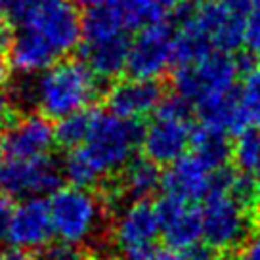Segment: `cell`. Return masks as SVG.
<instances>
[{"label":"cell","mask_w":260,"mask_h":260,"mask_svg":"<svg viewBox=\"0 0 260 260\" xmlns=\"http://www.w3.org/2000/svg\"><path fill=\"white\" fill-rule=\"evenodd\" d=\"M220 2H222L232 14H236V16L247 19V16H249V12L252 10L256 0H220Z\"/></svg>","instance_id":"28"},{"label":"cell","mask_w":260,"mask_h":260,"mask_svg":"<svg viewBox=\"0 0 260 260\" xmlns=\"http://www.w3.org/2000/svg\"><path fill=\"white\" fill-rule=\"evenodd\" d=\"M54 236L65 245L82 247L100 237L106 224V201L90 189L61 187L50 197Z\"/></svg>","instance_id":"5"},{"label":"cell","mask_w":260,"mask_h":260,"mask_svg":"<svg viewBox=\"0 0 260 260\" xmlns=\"http://www.w3.org/2000/svg\"><path fill=\"white\" fill-rule=\"evenodd\" d=\"M187 256H189V260H230L222 252H209V249L203 247V245L193 249V251H189Z\"/></svg>","instance_id":"33"},{"label":"cell","mask_w":260,"mask_h":260,"mask_svg":"<svg viewBox=\"0 0 260 260\" xmlns=\"http://www.w3.org/2000/svg\"><path fill=\"white\" fill-rule=\"evenodd\" d=\"M155 207L161 222V236L167 247L184 252L201 247L203 222H201V211L197 205L184 203L162 195L155 203Z\"/></svg>","instance_id":"15"},{"label":"cell","mask_w":260,"mask_h":260,"mask_svg":"<svg viewBox=\"0 0 260 260\" xmlns=\"http://www.w3.org/2000/svg\"><path fill=\"white\" fill-rule=\"evenodd\" d=\"M162 187L161 169L146 157H134L121 171V178L117 184L113 199L126 197L130 203L134 201H149V197Z\"/></svg>","instance_id":"18"},{"label":"cell","mask_w":260,"mask_h":260,"mask_svg":"<svg viewBox=\"0 0 260 260\" xmlns=\"http://www.w3.org/2000/svg\"><path fill=\"white\" fill-rule=\"evenodd\" d=\"M149 260H189V256H187V252L165 245V247H155V251Z\"/></svg>","instance_id":"29"},{"label":"cell","mask_w":260,"mask_h":260,"mask_svg":"<svg viewBox=\"0 0 260 260\" xmlns=\"http://www.w3.org/2000/svg\"><path fill=\"white\" fill-rule=\"evenodd\" d=\"M61 172H63V180H67L73 187H81V189H90L100 184L102 174L94 169V165L84 155L81 147L67 151L61 162Z\"/></svg>","instance_id":"21"},{"label":"cell","mask_w":260,"mask_h":260,"mask_svg":"<svg viewBox=\"0 0 260 260\" xmlns=\"http://www.w3.org/2000/svg\"><path fill=\"white\" fill-rule=\"evenodd\" d=\"M236 260H260V234L249 237V241L239 249Z\"/></svg>","instance_id":"27"},{"label":"cell","mask_w":260,"mask_h":260,"mask_svg":"<svg viewBox=\"0 0 260 260\" xmlns=\"http://www.w3.org/2000/svg\"><path fill=\"white\" fill-rule=\"evenodd\" d=\"M0 260H37L29 251L17 249V247H4L0 249Z\"/></svg>","instance_id":"32"},{"label":"cell","mask_w":260,"mask_h":260,"mask_svg":"<svg viewBox=\"0 0 260 260\" xmlns=\"http://www.w3.org/2000/svg\"><path fill=\"white\" fill-rule=\"evenodd\" d=\"M176 31L167 21L144 27L130 42L126 73L138 81H157L174 65Z\"/></svg>","instance_id":"12"},{"label":"cell","mask_w":260,"mask_h":260,"mask_svg":"<svg viewBox=\"0 0 260 260\" xmlns=\"http://www.w3.org/2000/svg\"><path fill=\"white\" fill-rule=\"evenodd\" d=\"M161 236L157 207L151 201H134L122 207L113 226V241L121 260H149L155 239Z\"/></svg>","instance_id":"11"},{"label":"cell","mask_w":260,"mask_h":260,"mask_svg":"<svg viewBox=\"0 0 260 260\" xmlns=\"http://www.w3.org/2000/svg\"><path fill=\"white\" fill-rule=\"evenodd\" d=\"M239 98L251 113L252 126H254V115L260 111V67H251L243 79V86L239 90Z\"/></svg>","instance_id":"24"},{"label":"cell","mask_w":260,"mask_h":260,"mask_svg":"<svg viewBox=\"0 0 260 260\" xmlns=\"http://www.w3.org/2000/svg\"><path fill=\"white\" fill-rule=\"evenodd\" d=\"M144 128L138 121H126L111 111H94L92 126L81 149L102 178L121 172L142 146Z\"/></svg>","instance_id":"4"},{"label":"cell","mask_w":260,"mask_h":260,"mask_svg":"<svg viewBox=\"0 0 260 260\" xmlns=\"http://www.w3.org/2000/svg\"><path fill=\"white\" fill-rule=\"evenodd\" d=\"M17 98L48 121L86 111L100 94V79L81 59H63L17 88Z\"/></svg>","instance_id":"2"},{"label":"cell","mask_w":260,"mask_h":260,"mask_svg":"<svg viewBox=\"0 0 260 260\" xmlns=\"http://www.w3.org/2000/svg\"><path fill=\"white\" fill-rule=\"evenodd\" d=\"M254 180H256V191H258V197H260V171L256 172V178Z\"/></svg>","instance_id":"38"},{"label":"cell","mask_w":260,"mask_h":260,"mask_svg":"<svg viewBox=\"0 0 260 260\" xmlns=\"http://www.w3.org/2000/svg\"><path fill=\"white\" fill-rule=\"evenodd\" d=\"M234 161L239 172L252 174L260 171V130L251 128L239 134L234 144Z\"/></svg>","instance_id":"23"},{"label":"cell","mask_w":260,"mask_h":260,"mask_svg":"<svg viewBox=\"0 0 260 260\" xmlns=\"http://www.w3.org/2000/svg\"><path fill=\"white\" fill-rule=\"evenodd\" d=\"M94 111L96 109H86V111H81V113H75L71 117H65L61 121H57L56 144L65 147L67 151L81 147L90 132Z\"/></svg>","instance_id":"22"},{"label":"cell","mask_w":260,"mask_h":260,"mask_svg":"<svg viewBox=\"0 0 260 260\" xmlns=\"http://www.w3.org/2000/svg\"><path fill=\"white\" fill-rule=\"evenodd\" d=\"M191 106L184 98L169 96L153 113V121L144 128L142 149L144 157L157 167H171L180 161L191 147Z\"/></svg>","instance_id":"6"},{"label":"cell","mask_w":260,"mask_h":260,"mask_svg":"<svg viewBox=\"0 0 260 260\" xmlns=\"http://www.w3.org/2000/svg\"><path fill=\"white\" fill-rule=\"evenodd\" d=\"M199 211L203 222V241L209 249L224 252L236 247L241 249L249 241L251 228L254 226L251 209L239 203L230 191H211Z\"/></svg>","instance_id":"7"},{"label":"cell","mask_w":260,"mask_h":260,"mask_svg":"<svg viewBox=\"0 0 260 260\" xmlns=\"http://www.w3.org/2000/svg\"><path fill=\"white\" fill-rule=\"evenodd\" d=\"M130 32L109 25L82 21L81 61L100 81H109L126 71Z\"/></svg>","instance_id":"10"},{"label":"cell","mask_w":260,"mask_h":260,"mask_svg":"<svg viewBox=\"0 0 260 260\" xmlns=\"http://www.w3.org/2000/svg\"><path fill=\"white\" fill-rule=\"evenodd\" d=\"M191 153L197 159H201L209 169L220 171L226 169L230 157L234 155V146L230 144L224 132L199 124L197 128H193L191 136Z\"/></svg>","instance_id":"20"},{"label":"cell","mask_w":260,"mask_h":260,"mask_svg":"<svg viewBox=\"0 0 260 260\" xmlns=\"http://www.w3.org/2000/svg\"><path fill=\"white\" fill-rule=\"evenodd\" d=\"M63 172L50 155L39 159H0V193L16 199H35L61 189Z\"/></svg>","instance_id":"9"},{"label":"cell","mask_w":260,"mask_h":260,"mask_svg":"<svg viewBox=\"0 0 260 260\" xmlns=\"http://www.w3.org/2000/svg\"><path fill=\"white\" fill-rule=\"evenodd\" d=\"M12 121V100L0 90V128Z\"/></svg>","instance_id":"34"},{"label":"cell","mask_w":260,"mask_h":260,"mask_svg":"<svg viewBox=\"0 0 260 260\" xmlns=\"http://www.w3.org/2000/svg\"><path fill=\"white\" fill-rule=\"evenodd\" d=\"M159 8L162 12V17H176L184 10V6L187 4V0H157Z\"/></svg>","instance_id":"31"},{"label":"cell","mask_w":260,"mask_h":260,"mask_svg":"<svg viewBox=\"0 0 260 260\" xmlns=\"http://www.w3.org/2000/svg\"><path fill=\"white\" fill-rule=\"evenodd\" d=\"M8 77H10V69H8V63H6V59L0 56V88L8 82Z\"/></svg>","instance_id":"36"},{"label":"cell","mask_w":260,"mask_h":260,"mask_svg":"<svg viewBox=\"0 0 260 260\" xmlns=\"http://www.w3.org/2000/svg\"><path fill=\"white\" fill-rule=\"evenodd\" d=\"M241 73L245 75L241 61L214 50L193 63L174 67L172 84L176 96L184 98L195 109H203L236 96L237 79Z\"/></svg>","instance_id":"3"},{"label":"cell","mask_w":260,"mask_h":260,"mask_svg":"<svg viewBox=\"0 0 260 260\" xmlns=\"http://www.w3.org/2000/svg\"><path fill=\"white\" fill-rule=\"evenodd\" d=\"M54 236V224L50 214V203L42 197L25 199L14 207L10 216L6 241L23 251L46 249Z\"/></svg>","instance_id":"14"},{"label":"cell","mask_w":260,"mask_h":260,"mask_svg":"<svg viewBox=\"0 0 260 260\" xmlns=\"http://www.w3.org/2000/svg\"><path fill=\"white\" fill-rule=\"evenodd\" d=\"M176 19L195 27L216 52L230 54L245 46L247 19L232 14L220 0H187Z\"/></svg>","instance_id":"8"},{"label":"cell","mask_w":260,"mask_h":260,"mask_svg":"<svg viewBox=\"0 0 260 260\" xmlns=\"http://www.w3.org/2000/svg\"><path fill=\"white\" fill-rule=\"evenodd\" d=\"M165 100L162 86L157 81L126 79L113 84L107 92V111L126 119L138 121L140 117L155 113Z\"/></svg>","instance_id":"17"},{"label":"cell","mask_w":260,"mask_h":260,"mask_svg":"<svg viewBox=\"0 0 260 260\" xmlns=\"http://www.w3.org/2000/svg\"><path fill=\"white\" fill-rule=\"evenodd\" d=\"M214 172L216 171L209 169L193 153L184 155L180 161L167 167V171L162 172V191L167 197L189 205L205 201V197L212 189Z\"/></svg>","instance_id":"16"},{"label":"cell","mask_w":260,"mask_h":260,"mask_svg":"<svg viewBox=\"0 0 260 260\" xmlns=\"http://www.w3.org/2000/svg\"><path fill=\"white\" fill-rule=\"evenodd\" d=\"M245 46L251 54L260 56V0L254 2L252 10L247 16V27H245Z\"/></svg>","instance_id":"26"},{"label":"cell","mask_w":260,"mask_h":260,"mask_svg":"<svg viewBox=\"0 0 260 260\" xmlns=\"http://www.w3.org/2000/svg\"><path fill=\"white\" fill-rule=\"evenodd\" d=\"M14 0H0V17L4 14H10V8H12Z\"/></svg>","instance_id":"37"},{"label":"cell","mask_w":260,"mask_h":260,"mask_svg":"<svg viewBox=\"0 0 260 260\" xmlns=\"http://www.w3.org/2000/svg\"><path fill=\"white\" fill-rule=\"evenodd\" d=\"M12 211H14V207L10 205V199L6 195L0 193V239H6V232H8Z\"/></svg>","instance_id":"30"},{"label":"cell","mask_w":260,"mask_h":260,"mask_svg":"<svg viewBox=\"0 0 260 260\" xmlns=\"http://www.w3.org/2000/svg\"><path fill=\"white\" fill-rule=\"evenodd\" d=\"M12 39H14V29H12L8 23L0 21V56L10 50V46H12Z\"/></svg>","instance_id":"35"},{"label":"cell","mask_w":260,"mask_h":260,"mask_svg":"<svg viewBox=\"0 0 260 260\" xmlns=\"http://www.w3.org/2000/svg\"><path fill=\"white\" fill-rule=\"evenodd\" d=\"M10 17L8 61L19 75L37 77L81 46L82 17L75 0H14Z\"/></svg>","instance_id":"1"},{"label":"cell","mask_w":260,"mask_h":260,"mask_svg":"<svg viewBox=\"0 0 260 260\" xmlns=\"http://www.w3.org/2000/svg\"><path fill=\"white\" fill-rule=\"evenodd\" d=\"M102 260H113V258H102Z\"/></svg>","instance_id":"39"},{"label":"cell","mask_w":260,"mask_h":260,"mask_svg":"<svg viewBox=\"0 0 260 260\" xmlns=\"http://www.w3.org/2000/svg\"><path fill=\"white\" fill-rule=\"evenodd\" d=\"M56 144V126L39 113L25 115L0 128V159H39Z\"/></svg>","instance_id":"13"},{"label":"cell","mask_w":260,"mask_h":260,"mask_svg":"<svg viewBox=\"0 0 260 260\" xmlns=\"http://www.w3.org/2000/svg\"><path fill=\"white\" fill-rule=\"evenodd\" d=\"M94 6L106 10L128 32L142 31L144 27L165 21L157 0H96L90 8Z\"/></svg>","instance_id":"19"},{"label":"cell","mask_w":260,"mask_h":260,"mask_svg":"<svg viewBox=\"0 0 260 260\" xmlns=\"http://www.w3.org/2000/svg\"><path fill=\"white\" fill-rule=\"evenodd\" d=\"M37 260H90V254L84 247L56 243V245H48L37 256Z\"/></svg>","instance_id":"25"}]
</instances>
